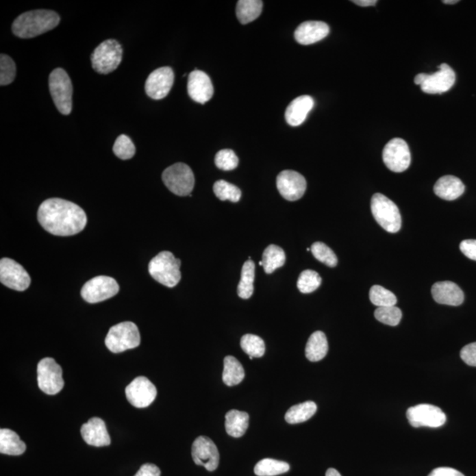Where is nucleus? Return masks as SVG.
I'll use <instances>...</instances> for the list:
<instances>
[{
	"label": "nucleus",
	"mask_w": 476,
	"mask_h": 476,
	"mask_svg": "<svg viewBox=\"0 0 476 476\" xmlns=\"http://www.w3.org/2000/svg\"><path fill=\"white\" fill-rule=\"evenodd\" d=\"M38 219L42 228L52 235L78 234L87 225V214L78 205L66 199H46L39 207Z\"/></svg>",
	"instance_id": "nucleus-1"
},
{
	"label": "nucleus",
	"mask_w": 476,
	"mask_h": 476,
	"mask_svg": "<svg viewBox=\"0 0 476 476\" xmlns=\"http://www.w3.org/2000/svg\"><path fill=\"white\" fill-rule=\"evenodd\" d=\"M60 23V17L56 12L41 9L21 14L14 21L12 30L18 38L29 39L50 32Z\"/></svg>",
	"instance_id": "nucleus-2"
},
{
	"label": "nucleus",
	"mask_w": 476,
	"mask_h": 476,
	"mask_svg": "<svg viewBox=\"0 0 476 476\" xmlns=\"http://www.w3.org/2000/svg\"><path fill=\"white\" fill-rule=\"evenodd\" d=\"M181 260L171 251H164L156 255L149 262V271L159 284L174 288L181 279Z\"/></svg>",
	"instance_id": "nucleus-3"
},
{
	"label": "nucleus",
	"mask_w": 476,
	"mask_h": 476,
	"mask_svg": "<svg viewBox=\"0 0 476 476\" xmlns=\"http://www.w3.org/2000/svg\"><path fill=\"white\" fill-rule=\"evenodd\" d=\"M49 88L58 112L69 115L73 108V84L66 71L57 68L49 77Z\"/></svg>",
	"instance_id": "nucleus-4"
},
{
	"label": "nucleus",
	"mask_w": 476,
	"mask_h": 476,
	"mask_svg": "<svg viewBox=\"0 0 476 476\" xmlns=\"http://www.w3.org/2000/svg\"><path fill=\"white\" fill-rule=\"evenodd\" d=\"M371 213L374 219L386 231L396 233L401 228V216L397 205L381 193L371 198Z\"/></svg>",
	"instance_id": "nucleus-5"
},
{
	"label": "nucleus",
	"mask_w": 476,
	"mask_h": 476,
	"mask_svg": "<svg viewBox=\"0 0 476 476\" xmlns=\"http://www.w3.org/2000/svg\"><path fill=\"white\" fill-rule=\"evenodd\" d=\"M140 334L133 322H122L109 330L105 338V345L112 353H121L139 347Z\"/></svg>",
	"instance_id": "nucleus-6"
},
{
	"label": "nucleus",
	"mask_w": 476,
	"mask_h": 476,
	"mask_svg": "<svg viewBox=\"0 0 476 476\" xmlns=\"http://www.w3.org/2000/svg\"><path fill=\"white\" fill-rule=\"evenodd\" d=\"M123 58V48L114 39L106 40L91 55L92 66L101 75H108L118 68Z\"/></svg>",
	"instance_id": "nucleus-7"
},
{
	"label": "nucleus",
	"mask_w": 476,
	"mask_h": 476,
	"mask_svg": "<svg viewBox=\"0 0 476 476\" xmlns=\"http://www.w3.org/2000/svg\"><path fill=\"white\" fill-rule=\"evenodd\" d=\"M162 178L166 187L177 196H189L195 188V178L192 168L181 162L166 168Z\"/></svg>",
	"instance_id": "nucleus-8"
},
{
	"label": "nucleus",
	"mask_w": 476,
	"mask_h": 476,
	"mask_svg": "<svg viewBox=\"0 0 476 476\" xmlns=\"http://www.w3.org/2000/svg\"><path fill=\"white\" fill-rule=\"evenodd\" d=\"M63 371L53 358L42 359L38 365L39 388L48 395L58 394L63 389Z\"/></svg>",
	"instance_id": "nucleus-9"
},
{
	"label": "nucleus",
	"mask_w": 476,
	"mask_h": 476,
	"mask_svg": "<svg viewBox=\"0 0 476 476\" xmlns=\"http://www.w3.org/2000/svg\"><path fill=\"white\" fill-rule=\"evenodd\" d=\"M118 291L119 286L116 279L101 275L86 282L82 290V297L86 302L97 303L112 299Z\"/></svg>",
	"instance_id": "nucleus-10"
},
{
	"label": "nucleus",
	"mask_w": 476,
	"mask_h": 476,
	"mask_svg": "<svg viewBox=\"0 0 476 476\" xmlns=\"http://www.w3.org/2000/svg\"><path fill=\"white\" fill-rule=\"evenodd\" d=\"M407 418L414 428H439L447 422V416L441 408L431 404H420L408 408Z\"/></svg>",
	"instance_id": "nucleus-11"
},
{
	"label": "nucleus",
	"mask_w": 476,
	"mask_h": 476,
	"mask_svg": "<svg viewBox=\"0 0 476 476\" xmlns=\"http://www.w3.org/2000/svg\"><path fill=\"white\" fill-rule=\"evenodd\" d=\"M383 161L390 171L401 173L407 171L411 162L410 147L404 140L394 138L383 150Z\"/></svg>",
	"instance_id": "nucleus-12"
},
{
	"label": "nucleus",
	"mask_w": 476,
	"mask_h": 476,
	"mask_svg": "<svg viewBox=\"0 0 476 476\" xmlns=\"http://www.w3.org/2000/svg\"><path fill=\"white\" fill-rule=\"evenodd\" d=\"M0 281L12 290L24 291L29 287L32 278L19 263L4 258L0 260Z\"/></svg>",
	"instance_id": "nucleus-13"
},
{
	"label": "nucleus",
	"mask_w": 476,
	"mask_h": 476,
	"mask_svg": "<svg viewBox=\"0 0 476 476\" xmlns=\"http://www.w3.org/2000/svg\"><path fill=\"white\" fill-rule=\"evenodd\" d=\"M129 403L137 408L150 406L155 400L158 390L155 386L146 377H138L131 381L125 388Z\"/></svg>",
	"instance_id": "nucleus-14"
},
{
	"label": "nucleus",
	"mask_w": 476,
	"mask_h": 476,
	"mask_svg": "<svg viewBox=\"0 0 476 476\" xmlns=\"http://www.w3.org/2000/svg\"><path fill=\"white\" fill-rule=\"evenodd\" d=\"M192 456L196 465L204 466L208 471L213 472L219 466V451L213 440L205 436H201L193 442Z\"/></svg>",
	"instance_id": "nucleus-15"
},
{
	"label": "nucleus",
	"mask_w": 476,
	"mask_h": 476,
	"mask_svg": "<svg viewBox=\"0 0 476 476\" xmlns=\"http://www.w3.org/2000/svg\"><path fill=\"white\" fill-rule=\"evenodd\" d=\"M174 72L171 67L164 66L153 71L147 79V95L153 100H161L167 97L174 84Z\"/></svg>",
	"instance_id": "nucleus-16"
},
{
	"label": "nucleus",
	"mask_w": 476,
	"mask_h": 476,
	"mask_svg": "<svg viewBox=\"0 0 476 476\" xmlns=\"http://www.w3.org/2000/svg\"><path fill=\"white\" fill-rule=\"evenodd\" d=\"M276 184L282 197L288 201H299L305 195L307 187L305 178L299 172L293 171L281 172Z\"/></svg>",
	"instance_id": "nucleus-17"
},
{
	"label": "nucleus",
	"mask_w": 476,
	"mask_h": 476,
	"mask_svg": "<svg viewBox=\"0 0 476 476\" xmlns=\"http://www.w3.org/2000/svg\"><path fill=\"white\" fill-rule=\"evenodd\" d=\"M438 72L427 75V78L421 89L426 94H443L449 91L456 81L454 71L447 64H442L438 66Z\"/></svg>",
	"instance_id": "nucleus-18"
},
{
	"label": "nucleus",
	"mask_w": 476,
	"mask_h": 476,
	"mask_svg": "<svg viewBox=\"0 0 476 476\" xmlns=\"http://www.w3.org/2000/svg\"><path fill=\"white\" fill-rule=\"evenodd\" d=\"M187 91L195 102L202 104L208 102L214 95V87L210 76L202 71H193L188 77Z\"/></svg>",
	"instance_id": "nucleus-19"
},
{
	"label": "nucleus",
	"mask_w": 476,
	"mask_h": 476,
	"mask_svg": "<svg viewBox=\"0 0 476 476\" xmlns=\"http://www.w3.org/2000/svg\"><path fill=\"white\" fill-rule=\"evenodd\" d=\"M81 433L83 440L89 445L102 447H108L112 443L105 423L99 417H93L84 423Z\"/></svg>",
	"instance_id": "nucleus-20"
},
{
	"label": "nucleus",
	"mask_w": 476,
	"mask_h": 476,
	"mask_svg": "<svg viewBox=\"0 0 476 476\" xmlns=\"http://www.w3.org/2000/svg\"><path fill=\"white\" fill-rule=\"evenodd\" d=\"M433 299L438 303L444 305L459 306L464 302V293L453 281H439L432 286Z\"/></svg>",
	"instance_id": "nucleus-21"
},
{
	"label": "nucleus",
	"mask_w": 476,
	"mask_h": 476,
	"mask_svg": "<svg viewBox=\"0 0 476 476\" xmlns=\"http://www.w3.org/2000/svg\"><path fill=\"white\" fill-rule=\"evenodd\" d=\"M329 26L323 21H306L300 24L295 32V38L302 45H310L327 38Z\"/></svg>",
	"instance_id": "nucleus-22"
},
{
	"label": "nucleus",
	"mask_w": 476,
	"mask_h": 476,
	"mask_svg": "<svg viewBox=\"0 0 476 476\" xmlns=\"http://www.w3.org/2000/svg\"><path fill=\"white\" fill-rule=\"evenodd\" d=\"M314 107V100L310 95H301L288 106L285 112L286 121L291 127H299L305 121L307 116Z\"/></svg>",
	"instance_id": "nucleus-23"
},
{
	"label": "nucleus",
	"mask_w": 476,
	"mask_h": 476,
	"mask_svg": "<svg viewBox=\"0 0 476 476\" xmlns=\"http://www.w3.org/2000/svg\"><path fill=\"white\" fill-rule=\"evenodd\" d=\"M466 187L462 181L454 176H444L439 178L434 186V192L444 201H455L465 192Z\"/></svg>",
	"instance_id": "nucleus-24"
},
{
	"label": "nucleus",
	"mask_w": 476,
	"mask_h": 476,
	"mask_svg": "<svg viewBox=\"0 0 476 476\" xmlns=\"http://www.w3.org/2000/svg\"><path fill=\"white\" fill-rule=\"evenodd\" d=\"M26 448V444L21 440L16 432L9 429H0V453L19 456L25 453Z\"/></svg>",
	"instance_id": "nucleus-25"
},
{
	"label": "nucleus",
	"mask_w": 476,
	"mask_h": 476,
	"mask_svg": "<svg viewBox=\"0 0 476 476\" xmlns=\"http://www.w3.org/2000/svg\"><path fill=\"white\" fill-rule=\"evenodd\" d=\"M327 352L328 342L325 334L321 331L313 333L306 344V358L311 362H318L325 358Z\"/></svg>",
	"instance_id": "nucleus-26"
},
{
	"label": "nucleus",
	"mask_w": 476,
	"mask_h": 476,
	"mask_svg": "<svg viewBox=\"0 0 476 476\" xmlns=\"http://www.w3.org/2000/svg\"><path fill=\"white\" fill-rule=\"evenodd\" d=\"M249 427V414L242 411L230 410L225 416V429L233 438H241Z\"/></svg>",
	"instance_id": "nucleus-27"
},
{
	"label": "nucleus",
	"mask_w": 476,
	"mask_h": 476,
	"mask_svg": "<svg viewBox=\"0 0 476 476\" xmlns=\"http://www.w3.org/2000/svg\"><path fill=\"white\" fill-rule=\"evenodd\" d=\"M245 377V370L240 362L234 356H226L224 359L223 380L228 386H234L240 384Z\"/></svg>",
	"instance_id": "nucleus-28"
},
{
	"label": "nucleus",
	"mask_w": 476,
	"mask_h": 476,
	"mask_svg": "<svg viewBox=\"0 0 476 476\" xmlns=\"http://www.w3.org/2000/svg\"><path fill=\"white\" fill-rule=\"evenodd\" d=\"M316 412H317V405L315 402L305 401L291 407L285 414V420L290 425H297L312 418Z\"/></svg>",
	"instance_id": "nucleus-29"
},
{
	"label": "nucleus",
	"mask_w": 476,
	"mask_h": 476,
	"mask_svg": "<svg viewBox=\"0 0 476 476\" xmlns=\"http://www.w3.org/2000/svg\"><path fill=\"white\" fill-rule=\"evenodd\" d=\"M263 2L260 0H239L236 5V16L242 24L251 23L262 12Z\"/></svg>",
	"instance_id": "nucleus-30"
},
{
	"label": "nucleus",
	"mask_w": 476,
	"mask_h": 476,
	"mask_svg": "<svg viewBox=\"0 0 476 476\" xmlns=\"http://www.w3.org/2000/svg\"><path fill=\"white\" fill-rule=\"evenodd\" d=\"M255 278V264L248 260L242 268L241 279L238 287V294L242 299H249L253 294V281Z\"/></svg>",
	"instance_id": "nucleus-31"
},
{
	"label": "nucleus",
	"mask_w": 476,
	"mask_h": 476,
	"mask_svg": "<svg viewBox=\"0 0 476 476\" xmlns=\"http://www.w3.org/2000/svg\"><path fill=\"white\" fill-rule=\"evenodd\" d=\"M263 267L266 273H272L284 265L286 255L281 247L275 245H269L264 251L262 256Z\"/></svg>",
	"instance_id": "nucleus-32"
},
{
	"label": "nucleus",
	"mask_w": 476,
	"mask_h": 476,
	"mask_svg": "<svg viewBox=\"0 0 476 476\" xmlns=\"http://www.w3.org/2000/svg\"><path fill=\"white\" fill-rule=\"evenodd\" d=\"M290 466L287 462L273 459H264L255 466L254 473L258 476H275L288 472Z\"/></svg>",
	"instance_id": "nucleus-33"
},
{
	"label": "nucleus",
	"mask_w": 476,
	"mask_h": 476,
	"mask_svg": "<svg viewBox=\"0 0 476 476\" xmlns=\"http://www.w3.org/2000/svg\"><path fill=\"white\" fill-rule=\"evenodd\" d=\"M241 348L250 356L251 360L254 358H262L266 351V345L260 337L254 334H245L241 339Z\"/></svg>",
	"instance_id": "nucleus-34"
},
{
	"label": "nucleus",
	"mask_w": 476,
	"mask_h": 476,
	"mask_svg": "<svg viewBox=\"0 0 476 476\" xmlns=\"http://www.w3.org/2000/svg\"><path fill=\"white\" fill-rule=\"evenodd\" d=\"M214 192L216 197L223 201L238 202L242 196L241 190L238 186L225 180H219L214 183Z\"/></svg>",
	"instance_id": "nucleus-35"
},
{
	"label": "nucleus",
	"mask_w": 476,
	"mask_h": 476,
	"mask_svg": "<svg viewBox=\"0 0 476 476\" xmlns=\"http://www.w3.org/2000/svg\"><path fill=\"white\" fill-rule=\"evenodd\" d=\"M370 299L371 302L377 307L395 306L397 303V297L395 295L379 285L371 287Z\"/></svg>",
	"instance_id": "nucleus-36"
},
{
	"label": "nucleus",
	"mask_w": 476,
	"mask_h": 476,
	"mask_svg": "<svg viewBox=\"0 0 476 476\" xmlns=\"http://www.w3.org/2000/svg\"><path fill=\"white\" fill-rule=\"evenodd\" d=\"M322 284V278L317 272L313 270H305L301 275L297 281V288L301 293L310 294L318 290Z\"/></svg>",
	"instance_id": "nucleus-37"
},
{
	"label": "nucleus",
	"mask_w": 476,
	"mask_h": 476,
	"mask_svg": "<svg viewBox=\"0 0 476 476\" xmlns=\"http://www.w3.org/2000/svg\"><path fill=\"white\" fill-rule=\"evenodd\" d=\"M375 318L381 323L396 327L400 324L402 312L396 306L379 307L374 312Z\"/></svg>",
	"instance_id": "nucleus-38"
},
{
	"label": "nucleus",
	"mask_w": 476,
	"mask_h": 476,
	"mask_svg": "<svg viewBox=\"0 0 476 476\" xmlns=\"http://www.w3.org/2000/svg\"><path fill=\"white\" fill-rule=\"evenodd\" d=\"M311 251L315 259L330 267L337 266L338 259L336 253L324 242H317L312 245Z\"/></svg>",
	"instance_id": "nucleus-39"
},
{
	"label": "nucleus",
	"mask_w": 476,
	"mask_h": 476,
	"mask_svg": "<svg viewBox=\"0 0 476 476\" xmlns=\"http://www.w3.org/2000/svg\"><path fill=\"white\" fill-rule=\"evenodd\" d=\"M135 151L136 149H135L134 144L127 135L122 134L116 138L114 146H113V152L119 159L129 160L133 158Z\"/></svg>",
	"instance_id": "nucleus-40"
},
{
	"label": "nucleus",
	"mask_w": 476,
	"mask_h": 476,
	"mask_svg": "<svg viewBox=\"0 0 476 476\" xmlns=\"http://www.w3.org/2000/svg\"><path fill=\"white\" fill-rule=\"evenodd\" d=\"M16 76V66L14 60L8 55H0V84H11Z\"/></svg>",
	"instance_id": "nucleus-41"
},
{
	"label": "nucleus",
	"mask_w": 476,
	"mask_h": 476,
	"mask_svg": "<svg viewBox=\"0 0 476 476\" xmlns=\"http://www.w3.org/2000/svg\"><path fill=\"white\" fill-rule=\"evenodd\" d=\"M214 162L220 170L229 171L238 167L239 160L233 150L223 149L216 153Z\"/></svg>",
	"instance_id": "nucleus-42"
},
{
	"label": "nucleus",
	"mask_w": 476,
	"mask_h": 476,
	"mask_svg": "<svg viewBox=\"0 0 476 476\" xmlns=\"http://www.w3.org/2000/svg\"><path fill=\"white\" fill-rule=\"evenodd\" d=\"M460 358L469 366L476 367V342L464 347L460 351Z\"/></svg>",
	"instance_id": "nucleus-43"
},
{
	"label": "nucleus",
	"mask_w": 476,
	"mask_h": 476,
	"mask_svg": "<svg viewBox=\"0 0 476 476\" xmlns=\"http://www.w3.org/2000/svg\"><path fill=\"white\" fill-rule=\"evenodd\" d=\"M460 249L468 259L476 260V240H473V239L464 240L460 242Z\"/></svg>",
	"instance_id": "nucleus-44"
},
{
	"label": "nucleus",
	"mask_w": 476,
	"mask_h": 476,
	"mask_svg": "<svg viewBox=\"0 0 476 476\" xmlns=\"http://www.w3.org/2000/svg\"><path fill=\"white\" fill-rule=\"evenodd\" d=\"M134 476H161V470L155 464L147 463L140 466Z\"/></svg>",
	"instance_id": "nucleus-45"
},
{
	"label": "nucleus",
	"mask_w": 476,
	"mask_h": 476,
	"mask_svg": "<svg viewBox=\"0 0 476 476\" xmlns=\"http://www.w3.org/2000/svg\"><path fill=\"white\" fill-rule=\"evenodd\" d=\"M428 476H465L462 474V473H460V471H458V470L451 468H438L434 470L429 474Z\"/></svg>",
	"instance_id": "nucleus-46"
},
{
	"label": "nucleus",
	"mask_w": 476,
	"mask_h": 476,
	"mask_svg": "<svg viewBox=\"0 0 476 476\" xmlns=\"http://www.w3.org/2000/svg\"><path fill=\"white\" fill-rule=\"evenodd\" d=\"M353 3H355V4L359 5V7L367 8L373 7V5L377 4V0H354Z\"/></svg>",
	"instance_id": "nucleus-47"
},
{
	"label": "nucleus",
	"mask_w": 476,
	"mask_h": 476,
	"mask_svg": "<svg viewBox=\"0 0 476 476\" xmlns=\"http://www.w3.org/2000/svg\"><path fill=\"white\" fill-rule=\"evenodd\" d=\"M427 73H419L418 75L416 76V78H414V83H416V85H422L423 82L425 81L427 78Z\"/></svg>",
	"instance_id": "nucleus-48"
},
{
	"label": "nucleus",
	"mask_w": 476,
	"mask_h": 476,
	"mask_svg": "<svg viewBox=\"0 0 476 476\" xmlns=\"http://www.w3.org/2000/svg\"><path fill=\"white\" fill-rule=\"evenodd\" d=\"M325 476H342V475H340V473L338 472L336 469L329 468L327 470V473H325Z\"/></svg>",
	"instance_id": "nucleus-49"
},
{
	"label": "nucleus",
	"mask_w": 476,
	"mask_h": 476,
	"mask_svg": "<svg viewBox=\"0 0 476 476\" xmlns=\"http://www.w3.org/2000/svg\"><path fill=\"white\" fill-rule=\"evenodd\" d=\"M458 2H459V1H458V0H444V1H443V3H444V4H447V5L456 4V3H458Z\"/></svg>",
	"instance_id": "nucleus-50"
}]
</instances>
